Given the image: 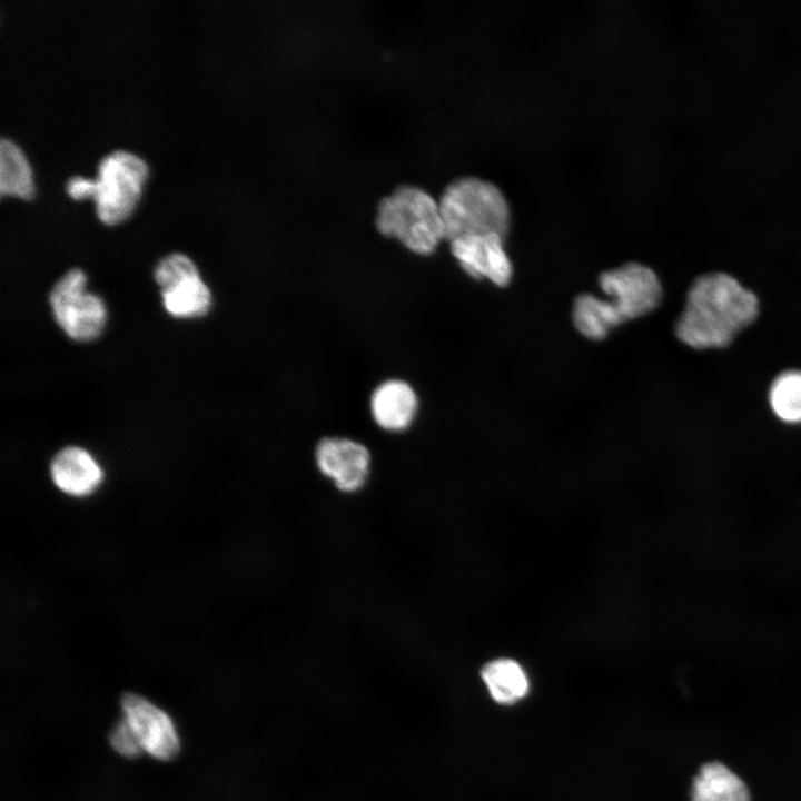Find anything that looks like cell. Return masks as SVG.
<instances>
[{
    "label": "cell",
    "mask_w": 801,
    "mask_h": 801,
    "mask_svg": "<svg viewBox=\"0 0 801 801\" xmlns=\"http://www.w3.org/2000/svg\"><path fill=\"white\" fill-rule=\"evenodd\" d=\"M372 417L382 429L398 433L414 422L418 398L414 388L402 379H387L372 393L369 399Z\"/></svg>",
    "instance_id": "10"
},
{
    "label": "cell",
    "mask_w": 801,
    "mask_h": 801,
    "mask_svg": "<svg viewBox=\"0 0 801 801\" xmlns=\"http://www.w3.org/2000/svg\"><path fill=\"white\" fill-rule=\"evenodd\" d=\"M165 309L177 318L200 317L211 306V293L200 276L161 290Z\"/></svg>",
    "instance_id": "14"
},
{
    "label": "cell",
    "mask_w": 801,
    "mask_h": 801,
    "mask_svg": "<svg viewBox=\"0 0 801 801\" xmlns=\"http://www.w3.org/2000/svg\"><path fill=\"white\" fill-rule=\"evenodd\" d=\"M497 234L468 235L449 241V249L462 269L476 279H488L498 287L510 284L513 266Z\"/></svg>",
    "instance_id": "9"
},
{
    "label": "cell",
    "mask_w": 801,
    "mask_h": 801,
    "mask_svg": "<svg viewBox=\"0 0 801 801\" xmlns=\"http://www.w3.org/2000/svg\"><path fill=\"white\" fill-rule=\"evenodd\" d=\"M481 676L492 699L500 704L516 703L527 694V675L515 660H492L482 668Z\"/></svg>",
    "instance_id": "13"
},
{
    "label": "cell",
    "mask_w": 801,
    "mask_h": 801,
    "mask_svg": "<svg viewBox=\"0 0 801 801\" xmlns=\"http://www.w3.org/2000/svg\"><path fill=\"white\" fill-rule=\"evenodd\" d=\"M196 276L200 275L194 261L179 253L160 259L154 271L155 280L161 290Z\"/></svg>",
    "instance_id": "17"
},
{
    "label": "cell",
    "mask_w": 801,
    "mask_h": 801,
    "mask_svg": "<svg viewBox=\"0 0 801 801\" xmlns=\"http://www.w3.org/2000/svg\"><path fill=\"white\" fill-rule=\"evenodd\" d=\"M87 277L81 269L67 271L53 286L49 301L53 317L72 339L97 338L107 320L106 305L100 297L86 291Z\"/></svg>",
    "instance_id": "6"
},
{
    "label": "cell",
    "mask_w": 801,
    "mask_h": 801,
    "mask_svg": "<svg viewBox=\"0 0 801 801\" xmlns=\"http://www.w3.org/2000/svg\"><path fill=\"white\" fill-rule=\"evenodd\" d=\"M108 738L111 748L126 759H137L144 753L140 743L123 718L115 724Z\"/></svg>",
    "instance_id": "18"
},
{
    "label": "cell",
    "mask_w": 801,
    "mask_h": 801,
    "mask_svg": "<svg viewBox=\"0 0 801 801\" xmlns=\"http://www.w3.org/2000/svg\"><path fill=\"white\" fill-rule=\"evenodd\" d=\"M445 239L483 234L506 238L511 211L502 190L488 180L461 177L451 181L438 198Z\"/></svg>",
    "instance_id": "3"
},
{
    "label": "cell",
    "mask_w": 801,
    "mask_h": 801,
    "mask_svg": "<svg viewBox=\"0 0 801 801\" xmlns=\"http://www.w3.org/2000/svg\"><path fill=\"white\" fill-rule=\"evenodd\" d=\"M122 715L145 753L169 762L180 752V739L170 715L136 694L126 692L120 699Z\"/></svg>",
    "instance_id": "7"
},
{
    "label": "cell",
    "mask_w": 801,
    "mask_h": 801,
    "mask_svg": "<svg viewBox=\"0 0 801 801\" xmlns=\"http://www.w3.org/2000/svg\"><path fill=\"white\" fill-rule=\"evenodd\" d=\"M599 286L609 300L582 294L575 298L572 312L575 328L594 340L603 339L619 325L652 312L662 296L656 274L639 263L602 273Z\"/></svg>",
    "instance_id": "2"
},
{
    "label": "cell",
    "mask_w": 801,
    "mask_h": 801,
    "mask_svg": "<svg viewBox=\"0 0 801 801\" xmlns=\"http://www.w3.org/2000/svg\"><path fill=\"white\" fill-rule=\"evenodd\" d=\"M146 162L127 150H112L97 164L92 199L98 219L115 225L132 211L147 177Z\"/></svg>",
    "instance_id": "5"
},
{
    "label": "cell",
    "mask_w": 801,
    "mask_h": 801,
    "mask_svg": "<svg viewBox=\"0 0 801 801\" xmlns=\"http://www.w3.org/2000/svg\"><path fill=\"white\" fill-rule=\"evenodd\" d=\"M375 226L380 235L421 256L432 255L446 240L438 200L413 185H400L379 200Z\"/></svg>",
    "instance_id": "4"
},
{
    "label": "cell",
    "mask_w": 801,
    "mask_h": 801,
    "mask_svg": "<svg viewBox=\"0 0 801 801\" xmlns=\"http://www.w3.org/2000/svg\"><path fill=\"white\" fill-rule=\"evenodd\" d=\"M690 801H750V795L734 772L720 762H710L695 775Z\"/></svg>",
    "instance_id": "12"
},
{
    "label": "cell",
    "mask_w": 801,
    "mask_h": 801,
    "mask_svg": "<svg viewBox=\"0 0 801 801\" xmlns=\"http://www.w3.org/2000/svg\"><path fill=\"white\" fill-rule=\"evenodd\" d=\"M0 195L29 199L33 195L31 168L21 149L10 139H0Z\"/></svg>",
    "instance_id": "15"
},
{
    "label": "cell",
    "mask_w": 801,
    "mask_h": 801,
    "mask_svg": "<svg viewBox=\"0 0 801 801\" xmlns=\"http://www.w3.org/2000/svg\"><path fill=\"white\" fill-rule=\"evenodd\" d=\"M756 315L758 299L751 291L729 275L709 274L691 286L675 334L693 348L723 347Z\"/></svg>",
    "instance_id": "1"
},
{
    "label": "cell",
    "mask_w": 801,
    "mask_h": 801,
    "mask_svg": "<svg viewBox=\"0 0 801 801\" xmlns=\"http://www.w3.org/2000/svg\"><path fill=\"white\" fill-rule=\"evenodd\" d=\"M93 188V179L82 176H71L65 184L66 192L73 199L92 197Z\"/></svg>",
    "instance_id": "19"
},
{
    "label": "cell",
    "mask_w": 801,
    "mask_h": 801,
    "mask_svg": "<svg viewBox=\"0 0 801 801\" xmlns=\"http://www.w3.org/2000/svg\"><path fill=\"white\" fill-rule=\"evenodd\" d=\"M315 464L338 491L355 493L368 481L372 457L368 448L355 439L325 437L316 445Z\"/></svg>",
    "instance_id": "8"
},
{
    "label": "cell",
    "mask_w": 801,
    "mask_h": 801,
    "mask_svg": "<svg viewBox=\"0 0 801 801\" xmlns=\"http://www.w3.org/2000/svg\"><path fill=\"white\" fill-rule=\"evenodd\" d=\"M770 404L781 419L801 422V372H785L773 382Z\"/></svg>",
    "instance_id": "16"
},
{
    "label": "cell",
    "mask_w": 801,
    "mask_h": 801,
    "mask_svg": "<svg viewBox=\"0 0 801 801\" xmlns=\"http://www.w3.org/2000/svg\"><path fill=\"white\" fill-rule=\"evenodd\" d=\"M50 474L60 491L77 497L91 494L103 478L97 461L78 446L60 449L51 462Z\"/></svg>",
    "instance_id": "11"
}]
</instances>
